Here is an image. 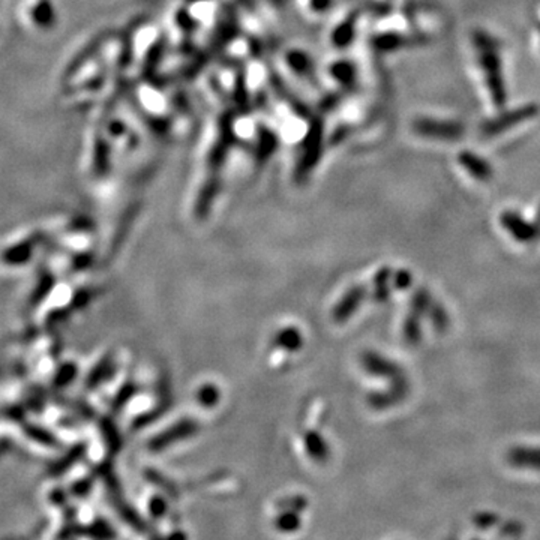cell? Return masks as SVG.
<instances>
[{"instance_id": "6da1fadb", "label": "cell", "mask_w": 540, "mask_h": 540, "mask_svg": "<svg viewBox=\"0 0 540 540\" xmlns=\"http://www.w3.org/2000/svg\"><path fill=\"white\" fill-rule=\"evenodd\" d=\"M528 456H530V464H540V452H527V451H524V452H521V451H518V452H513V461H515V464L516 463H520V464H525V463H528Z\"/></svg>"}]
</instances>
